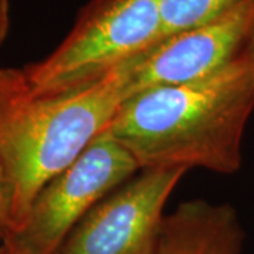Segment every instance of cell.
<instances>
[{
	"instance_id": "cell-11",
	"label": "cell",
	"mask_w": 254,
	"mask_h": 254,
	"mask_svg": "<svg viewBox=\"0 0 254 254\" xmlns=\"http://www.w3.org/2000/svg\"><path fill=\"white\" fill-rule=\"evenodd\" d=\"M240 57H243L246 60H249V61H252L254 64V26L252 28V33H250V36L247 38V43H246L245 48H243V53Z\"/></svg>"
},
{
	"instance_id": "cell-9",
	"label": "cell",
	"mask_w": 254,
	"mask_h": 254,
	"mask_svg": "<svg viewBox=\"0 0 254 254\" xmlns=\"http://www.w3.org/2000/svg\"><path fill=\"white\" fill-rule=\"evenodd\" d=\"M11 233H13V218H11L9 182L3 163L0 160V242L11 236Z\"/></svg>"
},
{
	"instance_id": "cell-8",
	"label": "cell",
	"mask_w": 254,
	"mask_h": 254,
	"mask_svg": "<svg viewBox=\"0 0 254 254\" xmlns=\"http://www.w3.org/2000/svg\"><path fill=\"white\" fill-rule=\"evenodd\" d=\"M243 0H157L163 38L215 20Z\"/></svg>"
},
{
	"instance_id": "cell-7",
	"label": "cell",
	"mask_w": 254,
	"mask_h": 254,
	"mask_svg": "<svg viewBox=\"0 0 254 254\" xmlns=\"http://www.w3.org/2000/svg\"><path fill=\"white\" fill-rule=\"evenodd\" d=\"M243 243L236 209L193 199L164 218L154 254H242Z\"/></svg>"
},
{
	"instance_id": "cell-12",
	"label": "cell",
	"mask_w": 254,
	"mask_h": 254,
	"mask_svg": "<svg viewBox=\"0 0 254 254\" xmlns=\"http://www.w3.org/2000/svg\"><path fill=\"white\" fill-rule=\"evenodd\" d=\"M1 247H3L4 254H24L10 239H6L4 242H1Z\"/></svg>"
},
{
	"instance_id": "cell-5",
	"label": "cell",
	"mask_w": 254,
	"mask_h": 254,
	"mask_svg": "<svg viewBox=\"0 0 254 254\" xmlns=\"http://www.w3.org/2000/svg\"><path fill=\"white\" fill-rule=\"evenodd\" d=\"M187 170H141L81 219L55 254H154L164 208Z\"/></svg>"
},
{
	"instance_id": "cell-3",
	"label": "cell",
	"mask_w": 254,
	"mask_h": 254,
	"mask_svg": "<svg viewBox=\"0 0 254 254\" xmlns=\"http://www.w3.org/2000/svg\"><path fill=\"white\" fill-rule=\"evenodd\" d=\"M161 40L157 0H91L61 44L23 72L33 92L81 89L116 72Z\"/></svg>"
},
{
	"instance_id": "cell-2",
	"label": "cell",
	"mask_w": 254,
	"mask_h": 254,
	"mask_svg": "<svg viewBox=\"0 0 254 254\" xmlns=\"http://www.w3.org/2000/svg\"><path fill=\"white\" fill-rule=\"evenodd\" d=\"M130 96L125 66L81 89L33 92L23 69H0V160L9 182L13 233L55 175L105 133Z\"/></svg>"
},
{
	"instance_id": "cell-1",
	"label": "cell",
	"mask_w": 254,
	"mask_h": 254,
	"mask_svg": "<svg viewBox=\"0 0 254 254\" xmlns=\"http://www.w3.org/2000/svg\"><path fill=\"white\" fill-rule=\"evenodd\" d=\"M254 110V64L243 57L198 81L131 93L108 127L140 170L235 174Z\"/></svg>"
},
{
	"instance_id": "cell-4",
	"label": "cell",
	"mask_w": 254,
	"mask_h": 254,
	"mask_svg": "<svg viewBox=\"0 0 254 254\" xmlns=\"http://www.w3.org/2000/svg\"><path fill=\"white\" fill-rule=\"evenodd\" d=\"M137 171L136 160L106 130L47 182L23 226L7 239L24 254H55L81 219Z\"/></svg>"
},
{
	"instance_id": "cell-6",
	"label": "cell",
	"mask_w": 254,
	"mask_h": 254,
	"mask_svg": "<svg viewBox=\"0 0 254 254\" xmlns=\"http://www.w3.org/2000/svg\"><path fill=\"white\" fill-rule=\"evenodd\" d=\"M253 26L254 0H243L209 23L165 37L125 65L130 95L218 72L240 58Z\"/></svg>"
},
{
	"instance_id": "cell-10",
	"label": "cell",
	"mask_w": 254,
	"mask_h": 254,
	"mask_svg": "<svg viewBox=\"0 0 254 254\" xmlns=\"http://www.w3.org/2000/svg\"><path fill=\"white\" fill-rule=\"evenodd\" d=\"M10 27L9 0H0V46L6 40Z\"/></svg>"
},
{
	"instance_id": "cell-13",
	"label": "cell",
	"mask_w": 254,
	"mask_h": 254,
	"mask_svg": "<svg viewBox=\"0 0 254 254\" xmlns=\"http://www.w3.org/2000/svg\"><path fill=\"white\" fill-rule=\"evenodd\" d=\"M0 254H4V252H3V247H1V245H0Z\"/></svg>"
}]
</instances>
